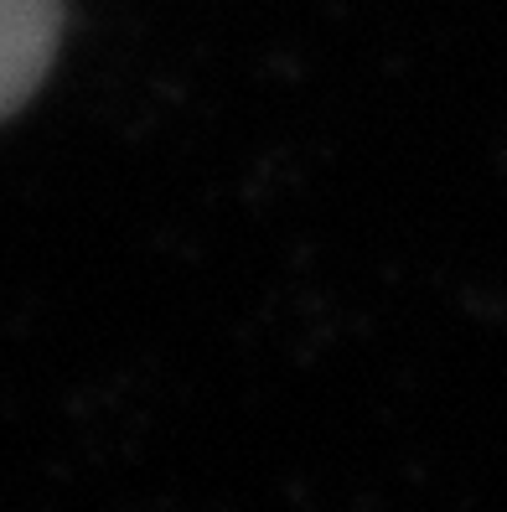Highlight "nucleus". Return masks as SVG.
Listing matches in <instances>:
<instances>
[{
  "instance_id": "f257e3e1",
  "label": "nucleus",
  "mask_w": 507,
  "mask_h": 512,
  "mask_svg": "<svg viewBox=\"0 0 507 512\" xmlns=\"http://www.w3.org/2000/svg\"><path fill=\"white\" fill-rule=\"evenodd\" d=\"M57 47V0H0V119L42 83Z\"/></svg>"
}]
</instances>
